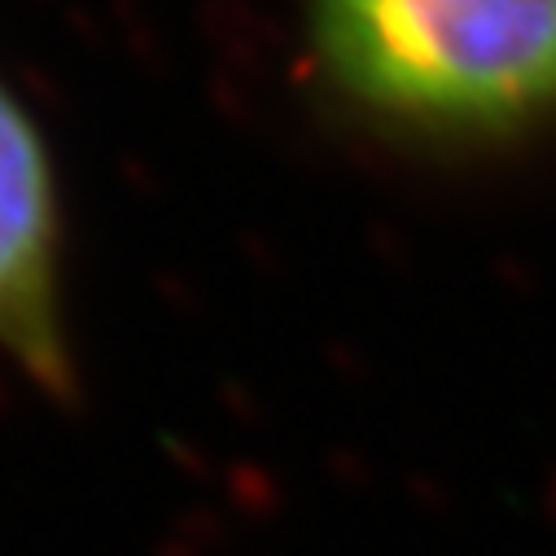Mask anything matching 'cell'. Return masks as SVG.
I'll use <instances>...</instances> for the list:
<instances>
[{"instance_id":"obj_1","label":"cell","mask_w":556,"mask_h":556,"mask_svg":"<svg viewBox=\"0 0 556 556\" xmlns=\"http://www.w3.org/2000/svg\"><path fill=\"white\" fill-rule=\"evenodd\" d=\"M329 79L359 105L439 131L556 105V0H307Z\"/></svg>"},{"instance_id":"obj_2","label":"cell","mask_w":556,"mask_h":556,"mask_svg":"<svg viewBox=\"0 0 556 556\" xmlns=\"http://www.w3.org/2000/svg\"><path fill=\"white\" fill-rule=\"evenodd\" d=\"M0 351L36 386L71 394L62 320V219L49 150L27 110L0 88Z\"/></svg>"}]
</instances>
